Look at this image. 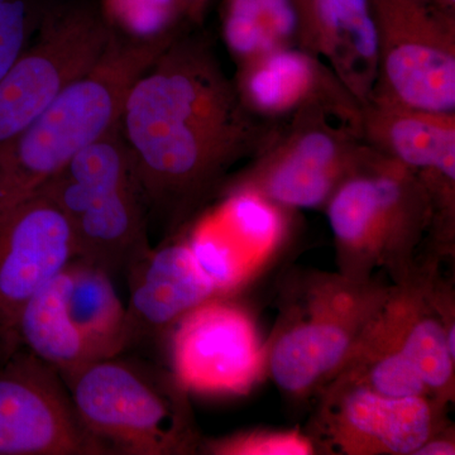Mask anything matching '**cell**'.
I'll return each instance as SVG.
<instances>
[{
    "label": "cell",
    "instance_id": "18",
    "mask_svg": "<svg viewBox=\"0 0 455 455\" xmlns=\"http://www.w3.org/2000/svg\"><path fill=\"white\" fill-rule=\"evenodd\" d=\"M319 55L363 106L379 71V33L370 0H317Z\"/></svg>",
    "mask_w": 455,
    "mask_h": 455
},
{
    "label": "cell",
    "instance_id": "26",
    "mask_svg": "<svg viewBox=\"0 0 455 455\" xmlns=\"http://www.w3.org/2000/svg\"><path fill=\"white\" fill-rule=\"evenodd\" d=\"M299 20V47L319 55V23H317V0H291ZM320 56V55H319Z\"/></svg>",
    "mask_w": 455,
    "mask_h": 455
},
{
    "label": "cell",
    "instance_id": "29",
    "mask_svg": "<svg viewBox=\"0 0 455 455\" xmlns=\"http://www.w3.org/2000/svg\"><path fill=\"white\" fill-rule=\"evenodd\" d=\"M431 3L444 13L455 16V0H431Z\"/></svg>",
    "mask_w": 455,
    "mask_h": 455
},
{
    "label": "cell",
    "instance_id": "23",
    "mask_svg": "<svg viewBox=\"0 0 455 455\" xmlns=\"http://www.w3.org/2000/svg\"><path fill=\"white\" fill-rule=\"evenodd\" d=\"M220 17L224 44L235 65L280 49L263 0H223Z\"/></svg>",
    "mask_w": 455,
    "mask_h": 455
},
{
    "label": "cell",
    "instance_id": "9",
    "mask_svg": "<svg viewBox=\"0 0 455 455\" xmlns=\"http://www.w3.org/2000/svg\"><path fill=\"white\" fill-rule=\"evenodd\" d=\"M370 2L379 71L368 100L455 113V16L427 0Z\"/></svg>",
    "mask_w": 455,
    "mask_h": 455
},
{
    "label": "cell",
    "instance_id": "13",
    "mask_svg": "<svg viewBox=\"0 0 455 455\" xmlns=\"http://www.w3.org/2000/svg\"><path fill=\"white\" fill-rule=\"evenodd\" d=\"M73 259L68 220L41 191L0 220V361L20 348L18 317L27 302Z\"/></svg>",
    "mask_w": 455,
    "mask_h": 455
},
{
    "label": "cell",
    "instance_id": "12",
    "mask_svg": "<svg viewBox=\"0 0 455 455\" xmlns=\"http://www.w3.org/2000/svg\"><path fill=\"white\" fill-rule=\"evenodd\" d=\"M171 373L187 392L243 395L267 374L266 344L247 310L215 298L169 334Z\"/></svg>",
    "mask_w": 455,
    "mask_h": 455
},
{
    "label": "cell",
    "instance_id": "6",
    "mask_svg": "<svg viewBox=\"0 0 455 455\" xmlns=\"http://www.w3.org/2000/svg\"><path fill=\"white\" fill-rule=\"evenodd\" d=\"M62 379L86 429L110 454L199 453L188 392L172 373L116 355Z\"/></svg>",
    "mask_w": 455,
    "mask_h": 455
},
{
    "label": "cell",
    "instance_id": "17",
    "mask_svg": "<svg viewBox=\"0 0 455 455\" xmlns=\"http://www.w3.org/2000/svg\"><path fill=\"white\" fill-rule=\"evenodd\" d=\"M361 136L379 154L420 175L455 173V113L368 100Z\"/></svg>",
    "mask_w": 455,
    "mask_h": 455
},
{
    "label": "cell",
    "instance_id": "27",
    "mask_svg": "<svg viewBox=\"0 0 455 455\" xmlns=\"http://www.w3.org/2000/svg\"><path fill=\"white\" fill-rule=\"evenodd\" d=\"M455 436L453 425L440 430L421 445L414 455H454Z\"/></svg>",
    "mask_w": 455,
    "mask_h": 455
},
{
    "label": "cell",
    "instance_id": "3",
    "mask_svg": "<svg viewBox=\"0 0 455 455\" xmlns=\"http://www.w3.org/2000/svg\"><path fill=\"white\" fill-rule=\"evenodd\" d=\"M390 286L310 271L291 277L266 344L267 374L293 398L316 395L337 374L388 298Z\"/></svg>",
    "mask_w": 455,
    "mask_h": 455
},
{
    "label": "cell",
    "instance_id": "2",
    "mask_svg": "<svg viewBox=\"0 0 455 455\" xmlns=\"http://www.w3.org/2000/svg\"><path fill=\"white\" fill-rule=\"evenodd\" d=\"M173 41H132L113 32L97 65L0 148V220L119 124L128 90Z\"/></svg>",
    "mask_w": 455,
    "mask_h": 455
},
{
    "label": "cell",
    "instance_id": "21",
    "mask_svg": "<svg viewBox=\"0 0 455 455\" xmlns=\"http://www.w3.org/2000/svg\"><path fill=\"white\" fill-rule=\"evenodd\" d=\"M379 314L329 382L361 386L387 397L434 398L414 364L395 343Z\"/></svg>",
    "mask_w": 455,
    "mask_h": 455
},
{
    "label": "cell",
    "instance_id": "11",
    "mask_svg": "<svg viewBox=\"0 0 455 455\" xmlns=\"http://www.w3.org/2000/svg\"><path fill=\"white\" fill-rule=\"evenodd\" d=\"M61 374L20 347L0 367V455H108Z\"/></svg>",
    "mask_w": 455,
    "mask_h": 455
},
{
    "label": "cell",
    "instance_id": "22",
    "mask_svg": "<svg viewBox=\"0 0 455 455\" xmlns=\"http://www.w3.org/2000/svg\"><path fill=\"white\" fill-rule=\"evenodd\" d=\"M97 5L110 29L127 40H176L193 27L181 0H99Z\"/></svg>",
    "mask_w": 455,
    "mask_h": 455
},
{
    "label": "cell",
    "instance_id": "4",
    "mask_svg": "<svg viewBox=\"0 0 455 455\" xmlns=\"http://www.w3.org/2000/svg\"><path fill=\"white\" fill-rule=\"evenodd\" d=\"M38 191L68 220L75 259L114 277L151 250L148 204L119 124Z\"/></svg>",
    "mask_w": 455,
    "mask_h": 455
},
{
    "label": "cell",
    "instance_id": "24",
    "mask_svg": "<svg viewBox=\"0 0 455 455\" xmlns=\"http://www.w3.org/2000/svg\"><path fill=\"white\" fill-rule=\"evenodd\" d=\"M199 453L212 455H313L319 453L309 434L300 430H245L203 440Z\"/></svg>",
    "mask_w": 455,
    "mask_h": 455
},
{
    "label": "cell",
    "instance_id": "25",
    "mask_svg": "<svg viewBox=\"0 0 455 455\" xmlns=\"http://www.w3.org/2000/svg\"><path fill=\"white\" fill-rule=\"evenodd\" d=\"M46 11L37 0H0V79L28 46Z\"/></svg>",
    "mask_w": 455,
    "mask_h": 455
},
{
    "label": "cell",
    "instance_id": "15",
    "mask_svg": "<svg viewBox=\"0 0 455 455\" xmlns=\"http://www.w3.org/2000/svg\"><path fill=\"white\" fill-rule=\"evenodd\" d=\"M125 275L130 286L125 307L130 347L147 337L169 335L191 310L221 295L188 241L151 248Z\"/></svg>",
    "mask_w": 455,
    "mask_h": 455
},
{
    "label": "cell",
    "instance_id": "10",
    "mask_svg": "<svg viewBox=\"0 0 455 455\" xmlns=\"http://www.w3.org/2000/svg\"><path fill=\"white\" fill-rule=\"evenodd\" d=\"M310 438L317 451L340 455H414L449 427L448 406L430 397L396 398L329 382L319 392Z\"/></svg>",
    "mask_w": 455,
    "mask_h": 455
},
{
    "label": "cell",
    "instance_id": "28",
    "mask_svg": "<svg viewBox=\"0 0 455 455\" xmlns=\"http://www.w3.org/2000/svg\"><path fill=\"white\" fill-rule=\"evenodd\" d=\"M185 11L190 20L191 25L200 26L205 17L206 9H208L211 0H181Z\"/></svg>",
    "mask_w": 455,
    "mask_h": 455
},
{
    "label": "cell",
    "instance_id": "7",
    "mask_svg": "<svg viewBox=\"0 0 455 455\" xmlns=\"http://www.w3.org/2000/svg\"><path fill=\"white\" fill-rule=\"evenodd\" d=\"M377 155L355 128L322 113L296 114L259 155L227 179L218 196L324 209L335 191Z\"/></svg>",
    "mask_w": 455,
    "mask_h": 455
},
{
    "label": "cell",
    "instance_id": "16",
    "mask_svg": "<svg viewBox=\"0 0 455 455\" xmlns=\"http://www.w3.org/2000/svg\"><path fill=\"white\" fill-rule=\"evenodd\" d=\"M439 263L427 257L405 281L392 284L379 315L431 396L449 406L455 400V352L430 293Z\"/></svg>",
    "mask_w": 455,
    "mask_h": 455
},
{
    "label": "cell",
    "instance_id": "8",
    "mask_svg": "<svg viewBox=\"0 0 455 455\" xmlns=\"http://www.w3.org/2000/svg\"><path fill=\"white\" fill-rule=\"evenodd\" d=\"M112 37L97 4L47 8L32 41L0 79V148L88 74Z\"/></svg>",
    "mask_w": 455,
    "mask_h": 455
},
{
    "label": "cell",
    "instance_id": "5",
    "mask_svg": "<svg viewBox=\"0 0 455 455\" xmlns=\"http://www.w3.org/2000/svg\"><path fill=\"white\" fill-rule=\"evenodd\" d=\"M324 209L339 274L367 280L385 268L400 283L415 271L431 218L429 193L415 170L379 154Z\"/></svg>",
    "mask_w": 455,
    "mask_h": 455
},
{
    "label": "cell",
    "instance_id": "1",
    "mask_svg": "<svg viewBox=\"0 0 455 455\" xmlns=\"http://www.w3.org/2000/svg\"><path fill=\"white\" fill-rule=\"evenodd\" d=\"M280 125L244 106L211 41L190 31L140 75L119 119L149 212L172 232L220 196Z\"/></svg>",
    "mask_w": 455,
    "mask_h": 455
},
{
    "label": "cell",
    "instance_id": "14",
    "mask_svg": "<svg viewBox=\"0 0 455 455\" xmlns=\"http://www.w3.org/2000/svg\"><path fill=\"white\" fill-rule=\"evenodd\" d=\"M236 90L263 121L283 123L296 114L322 113L361 133L362 104L316 53L280 47L236 65Z\"/></svg>",
    "mask_w": 455,
    "mask_h": 455
},
{
    "label": "cell",
    "instance_id": "19",
    "mask_svg": "<svg viewBox=\"0 0 455 455\" xmlns=\"http://www.w3.org/2000/svg\"><path fill=\"white\" fill-rule=\"evenodd\" d=\"M68 266L29 299L17 324L20 347H26L61 376L99 361L66 313Z\"/></svg>",
    "mask_w": 455,
    "mask_h": 455
},
{
    "label": "cell",
    "instance_id": "30",
    "mask_svg": "<svg viewBox=\"0 0 455 455\" xmlns=\"http://www.w3.org/2000/svg\"><path fill=\"white\" fill-rule=\"evenodd\" d=\"M427 2H430V3H431V0H427ZM431 4H433V3H431Z\"/></svg>",
    "mask_w": 455,
    "mask_h": 455
},
{
    "label": "cell",
    "instance_id": "20",
    "mask_svg": "<svg viewBox=\"0 0 455 455\" xmlns=\"http://www.w3.org/2000/svg\"><path fill=\"white\" fill-rule=\"evenodd\" d=\"M66 313L74 328L92 347L99 361L121 355L130 348L125 307L113 277L80 259L68 266Z\"/></svg>",
    "mask_w": 455,
    "mask_h": 455
}]
</instances>
